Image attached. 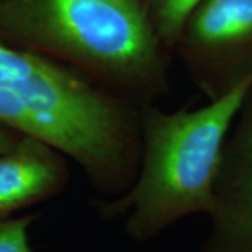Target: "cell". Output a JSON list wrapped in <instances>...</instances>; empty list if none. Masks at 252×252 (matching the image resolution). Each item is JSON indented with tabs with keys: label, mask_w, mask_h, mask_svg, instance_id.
Returning <instances> with one entry per match:
<instances>
[{
	"label": "cell",
	"mask_w": 252,
	"mask_h": 252,
	"mask_svg": "<svg viewBox=\"0 0 252 252\" xmlns=\"http://www.w3.org/2000/svg\"><path fill=\"white\" fill-rule=\"evenodd\" d=\"M0 42L137 105L170 93V51L140 0H0Z\"/></svg>",
	"instance_id": "6da1fadb"
},
{
	"label": "cell",
	"mask_w": 252,
	"mask_h": 252,
	"mask_svg": "<svg viewBox=\"0 0 252 252\" xmlns=\"http://www.w3.org/2000/svg\"><path fill=\"white\" fill-rule=\"evenodd\" d=\"M252 79L196 109L140 105L139 171L121 196L93 205L104 220L125 217L124 230L147 243L192 215H207L224 144Z\"/></svg>",
	"instance_id": "7a4b0ae2"
},
{
	"label": "cell",
	"mask_w": 252,
	"mask_h": 252,
	"mask_svg": "<svg viewBox=\"0 0 252 252\" xmlns=\"http://www.w3.org/2000/svg\"><path fill=\"white\" fill-rule=\"evenodd\" d=\"M172 51L209 101L224 97L252 79V0H200Z\"/></svg>",
	"instance_id": "3957f363"
},
{
	"label": "cell",
	"mask_w": 252,
	"mask_h": 252,
	"mask_svg": "<svg viewBox=\"0 0 252 252\" xmlns=\"http://www.w3.org/2000/svg\"><path fill=\"white\" fill-rule=\"evenodd\" d=\"M202 252H252V90L227 137Z\"/></svg>",
	"instance_id": "277c9868"
},
{
	"label": "cell",
	"mask_w": 252,
	"mask_h": 252,
	"mask_svg": "<svg viewBox=\"0 0 252 252\" xmlns=\"http://www.w3.org/2000/svg\"><path fill=\"white\" fill-rule=\"evenodd\" d=\"M69 181L64 154L41 139L23 135L0 153V219L56 198Z\"/></svg>",
	"instance_id": "5b68a950"
},
{
	"label": "cell",
	"mask_w": 252,
	"mask_h": 252,
	"mask_svg": "<svg viewBox=\"0 0 252 252\" xmlns=\"http://www.w3.org/2000/svg\"><path fill=\"white\" fill-rule=\"evenodd\" d=\"M200 0H146V10L157 35L170 52L189 13Z\"/></svg>",
	"instance_id": "8992f818"
},
{
	"label": "cell",
	"mask_w": 252,
	"mask_h": 252,
	"mask_svg": "<svg viewBox=\"0 0 252 252\" xmlns=\"http://www.w3.org/2000/svg\"><path fill=\"white\" fill-rule=\"evenodd\" d=\"M39 217V213H30L0 219V252H34L30 230Z\"/></svg>",
	"instance_id": "52a82bcc"
},
{
	"label": "cell",
	"mask_w": 252,
	"mask_h": 252,
	"mask_svg": "<svg viewBox=\"0 0 252 252\" xmlns=\"http://www.w3.org/2000/svg\"><path fill=\"white\" fill-rule=\"evenodd\" d=\"M21 136L23 133H20L14 127L0 122V153H4L6 150H9L11 146L17 143V140Z\"/></svg>",
	"instance_id": "ba28073f"
},
{
	"label": "cell",
	"mask_w": 252,
	"mask_h": 252,
	"mask_svg": "<svg viewBox=\"0 0 252 252\" xmlns=\"http://www.w3.org/2000/svg\"><path fill=\"white\" fill-rule=\"evenodd\" d=\"M140 1H142V3H144V6H146V0H140Z\"/></svg>",
	"instance_id": "9c48e42d"
}]
</instances>
